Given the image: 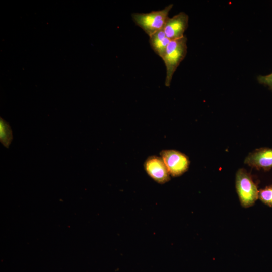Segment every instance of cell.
<instances>
[{
    "mask_svg": "<svg viewBox=\"0 0 272 272\" xmlns=\"http://www.w3.org/2000/svg\"><path fill=\"white\" fill-rule=\"evenodd\" d=\"M244 163L257 170L267 171L272 168V148L256 149L245 158Z\"/></svg>",
    "mask_w": 272,
    "mask_h": 272,
    "instance_id": "52a82bcc",
    "label": "cell"
},
{
    "mask_svg": "<svg viewBox=\"0 0 272 272\" xmlns=\"http://www.w3.org/2000/svg\"><path fill=\"white\" fill-rule=\"evenodd\" d=\"M187 41L185 36L178 39L171 40L166 48L165 54L162 59L166 68L165 85L167 87L170 86L175 71L186 55Z\"/></svg>",
    "mask_w": 272,
    "mask_h": 272,
    "instance_id": "6da1fadb",
    "label": "cell"
},
{
    "mask_svg": "<svg viewBox=\"0 0 272 272\" xmlns=\"http://www.w3.org/2000/svg\"><path fill=\"white\" fill-rule=\"evenodd\" d=\"M144 166L148 175L157 183L164 184L170 180V174L161 157H149Z\"/></svg>",
    "mask_w": 272,
    "mask_h": 272,
    "instance_id": "5b68a950",
    "label": "cell"
},
{
    "mask_svg": "<svg viewBox=\"0 0 272 272\" xmlns=\"http://www.w3.org/2000/svg\"><path fill=\"white\" fill-rule=\"evenodd\" d=\"M235 185L242 206L249 208L253 206L258 198L259 190L251 175L245 169L240 168L237 171Z\"/></svg>",
    "mask_w": 272,
    "mask_h": 272,
    "instance_id": "3957f363",
    "label": "cell"
},
{
    "mask_svg": "<svg viewBox=\"0 0 272 272\" xmlns=\"http://www.w3.org/2000/svg\"><path fill=\"white\" fill-rule=\"evenodd\" d=\"M13 140L12 131L9 124L1 118L0 141L6 148H9Z\"/></svg>",
    "mask_w": 272,
    "mask_h": 272,
    "instance_id": "9c48e42d",
    "label": "cell"
},
{
    "mask_svg": "<svg viewBox=\"0 0 272 272\" xmlns=\"http://www.w3.org/2000/svg\"><path fill=\"white\" fill-rule=\"evenodd\" d=\"M173 6V4H170L161 10L153 11L148 13H133L131 14L132 20L150 36L163 29Z\"/></svg>",
    "mask_w": 272,
    "mask_h": 272,
    "instance_id": "7a4b0ae2",
    "label": "cell"
},
{
    "mask_svg": "<svg viewBox=\"0 0 272 272\" xmlns=\"http://www.w3.org/2000/svg\"><path fill=\"white\" fill-rule=\"evenodd\" d=\"M188 15L180 12L172 18H169L165 23L163 31L170 40L181 38L188 26Z\"/></svg>",
    "mask_w": 272,
    "mask_h": 272,
    "instance_id": "8992f818",
    "label": "cell"
},
{
    "mask_svg": "<svg viewBox=\"0 0 272 272\" xmlns=\"http://www.w3.org/2000/svg\"><path fill=\"white\" fill-rule=\"evenodd\" d=\"M170 41L163 30L158 31L149 36V43L152 49L161 58L163 57Z\"/></svg>",
    "mask_w": 272,
    "mask_h": 272,
    "instance_id": "ba28073f",
    "label": "cell"
},
{
    "mask_svg": "<svg viewBox=\"0 0 272 272\" xmlns=\"http://www.w3.org/2000/svg\"><path fill=\"white\" fill-rule=\"evenodd\" d=\"M160 157L164 162L170 175L181 176L186 172L190 165L188 157L184 153L175 150H164Z\"/></svg>",
    "mask_w": 272,
    "mask_h": 272,
    "instance_id": "277c9868",
    "label": "cell"
},
{
    "mask_svg": "<svg viewBox=\"0 0 272 272\" xmlns=\"http://www.w3.org/2000/svg\"><path fill=\"white\" fill-rule=\"evenodd\" d=\"M257 79L259 83L267 86L272 91V73L265 76L259 75Z\"/></svg>",
    "mask_w": 272,
    "mask_h": 272,
    "instance_id": "8fae6325",
    "label": "cell"
},
{
    "mask_svg": "<svg viewBox=\"0 0 272 272\" xmlns=\"http://www.w3.org/2000/svg\"><path fill=\"white\" fill-rule=\"evenodd\" d=\"M258 198L264 204L272 207V185L259 190Z\"/></svg>",
    "mask_w": 272,
    "mask_h": 272,
    "instance_id": "30bf717a",
    "label": "cell"
}]
</instances>
